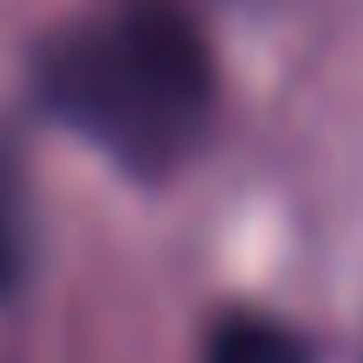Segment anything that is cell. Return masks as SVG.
I'll use <instances>...</instances> for the list:
<instances>
[{"mask_svg":"<svg viewBox=\"0 0 363 363\" xmlns=\"http://www.w3.org/2000/svg\"><path fill=\"white\" fill-rule=\"evenodd\" d=\"M34 85L68 130L136 176L176 170L216 113L210 45L170 0H136L62 28L40 51Z\"/></svg>","mask_w":363,"mask_h":363,"instance_id":"cell-1","label":"cell"},{"mask_svg":"<svg viewBox=\"0 0 363 363\" xmlns=\"http://www.w3.org/2000/svg\"><path fill=\"white\" fill-rule=\"evenodd\" d=\"M210 363H312L301 335L267 318H233L210 335Z\"/></svg>","mask_w":363,"mask_h":363,"instance_id":"cell-2","label":"cell"},{"mask_svg":"<svg viewBox=\"0 0 363 363\" xmlns=\"http://www.w3.org/2000/svg\"><path fill=\"white\" fill-rule=\"evenodd\" d=\"M23 261H28L23 193H17V176H11V164L0 159V295H11V289H17V278H23Z\"/></svg>","mask_w":363,"mask_h":363,"instance_id":"cell-3","label":"cell"}]
</instances>
